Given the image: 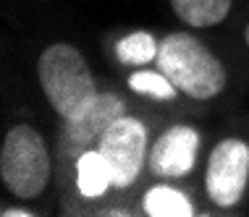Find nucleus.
I'll use <instances>...</instances> for the list:
<instances>
[{
    "label": "nucleus",
    "mask_w": 249,
    "mask_h": 217,
    "mask_svg": "<svg viewBox=\"0 0 249 217\" xmlns=\"http://www.w3.org/2000/svg\"><path fill=\"white\" fill-rule=\"evenodd\" d=\"M37 79L53 110L63 120L82 115L100 94L87 58L69 42H55L39 55Z\"/></svg>",
    "instance_id": "nucleus-1"
},
{
    "label": "nucleus",
    "mask_w": 249,
    "mask_h": 217,
    "mask_svg": "<svg viewBox=\"0 0 249 217\" xmlns=\"http://www.w3.org/2000/svg\"><path fill=\"white\" fill-rule=\"evenodd\" d=\"M158 71H163L178 92L192 100H213L226 86V68L202 39L186 32L163 37L158 50Z\"/></svg>",
    "instance_id": "nucleus-2"
},
{
    "label": "nucleus",
    "mask_w": 249,
    "mask_h": 217,
    "mask_svg": "<svg viewBox=\"0 0 249 217\" xmlns=\"http://www.w3.org/2000/svg\"><path fill=\"white\" fill-rule=\"evenodd\" d=\"M50 152L45 139L32 126L8 128L0 149V178L18 199H37L50 181Z\"/></svg>",
    "instance_id": "nucleus-3"
},
{
    "label": "nucleus",
    "mask_w": 249,
    "mask_h": 217,
    "mask_svg": "<svg viewBox=\"0 0 249 217\" xmlns=\"http://www.w3.org/2000/svg\"><path fill=\"white\" fill-rule=\"evenodd\" d=\"M97 149L110 167L113 186L129 188L139 178L147 157V126L139 118L121 115L100 136Z\"/></svg>",
    "instance_id": "nucleus-4"
},
{
    "label": "nucleus",
    "mask_w": 249,
    "mask_h": 217,
    "mask_svg": "<svg viewBox=\"0 0 249 217\" xmlns=\"http://www.w3.org/2000/svg\"><path fill=\"white\" fill-rule=\"evenodd\" d=\"M249 183V144L241 139H223L215 144L207 160L205 188L213 204L218 207H236L244 199Z\"/></svg>",
    "instance_id": "nucleus-5"
},
{
    "label": "nucleus",
    "mask_w": 249,
    "mask_h": 217,
    "mask_svg": "<svg viewBox=\"0 0 249 217\" xmlns=\"http://www.w3.org/2000/svg\"><path fill=\"white\" fill-rule=\"evenodd\" d=\"M199 131L194 126H171L150 149V170L160 178H184L194 170Z\"/></svg>",
    "instance_id": "nucleus-6"
},
{
    "label": "nucleus",
    "mask_w": 249,
    "mask_h": 217,
    "mask_svg": "<svg viewBox=\"0 0 249 217\" xmlns=\"http://www.w3.org/2000/svg\"><path fill=\"white\" fill-rule=\"evenodd\" d=\"M121 115H124V100L113 92H100L97 100L82 115L66 120V134H63L66 149L82 154V149H87L92 141H97L107 131V126L113 120H118Z\"/></svg>",
    "instance_id": "nucleus-7"
},
{
    "label": "nucleus",
    "mask_w": 249,
    "mask_h": 217,
    "mask_svg": "<svg viewBox=\"0 0 249 217\" xmlns=\"http://www.w3.org/2000/svg\"><path fill=\"white\" fill-rule=\"evenodd\" d=\"M113 186L110 167H107L105 157L100 154V149H87L76 157V188L79 194L87 199L103 196L107 188Z\"/></svg>",
    "instance_id": "nucleus-8"
},
{
    "label": "nucleus",
    "mask_w": 249,
    "mask_h": 217,
    "mask_svg": "<svg viewBox=\"0 0 249 217\" xmlns=\"http://www.w3.org/2000/svg\"><path fill=\"white\" fill-rule=\"evenodd\" d=\"M173 13L184 24L205 29V26H218L231 11V0H171Z\"/></svg>",
    "instance_id": "nucleus-9"
},
{
    "label": "nucleus",
    "mask_w": 249,
    "mask_h": 217,
    "mask_svg": "<svg viewBox=\"0 0 249 217\" xmlns=\"http://www.w3.org/2000/svg\"><path fill=\"white\" fill-rule=\"evenodd\" d=\"M144 212L150 217H192L194 207L178 188L152 186L144 196Z\"/></svg>",
    "instance_id": "nucleus-10"
},
{
    "label": "nucleus",
    "mask_w": 249,
    "mask_h": 217,
    "mask_svg": "<svg viewBox=\"0 0 249 217\" xmlns=\"http://www.w3.org/2000/svg\"><path fill=\"white\" fill-rule=\"evenodd\" d=\"M160 42L150 32H131L116 42V55L124 66H147L158 60Z\"/></svg>",
    "instance_id": "nucleus-11"
},
{
    "label": "nucleus",
    "mask_w": 249,
    "mask_h": 217,
    "mask_svg": "<svg viewBox=\"0 0 249 217\" xmlns=\"http://www.w3.org/2000/svg\"><path fill=\"white\" fill-rule=\"evenodd\" d=\"M129 86L131 92L144 94V97H152V100H173L178 94V86L163 71H144V68L134 71L129 76Z\"/></svg>",
    "instance_id": "nucleus-12"
},
{
    "label": "nucleus",
    "mask_w": 249,
    "mask_h": 217,
    "mask_svg": "<svg viewBox=\"0 0 249 217\" xmlns=\"http://www.w3.org/2000/svg\"><path fill=\"white\" fill-rule=\"evenodd\" d=\"M0 215H3V217H32L29 209H3Z\"/></svg>",
    "instance_id": "nucleus-13"
},
{
    "label": "nucleus",
    "mask_w": 249,
    "mask_h": 217,
    "mask_svg": "<svg viewBox=\"0 0 249 217\" xmlns=\"http://www.w3.org/2000/svg\"><path fill=\"white\" fill-rule=\"evenodd\" d=\"M244 42H247V47H249V24H247V29H244Z\"/></svg>",
    "instance_id": "nucleus-14"
}]
</instances>
